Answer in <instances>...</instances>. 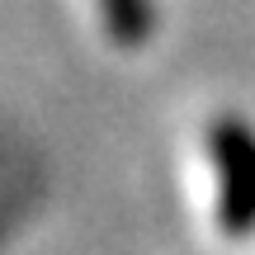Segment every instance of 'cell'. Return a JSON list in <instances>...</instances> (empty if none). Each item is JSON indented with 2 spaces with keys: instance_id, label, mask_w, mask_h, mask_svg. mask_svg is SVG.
Instances as JSON below:
<instances>
[{
  "instance_id": "6da1fadb",
  "label": "cell",
  "mask_w": 255,
  "mask_h": 255,
  "mask_svg": "<svg viewBox=\"0 0 255 255\" xmlns=\"http://www.w3.org/2000/svg\"><path fill=\"white\" fill-rule=\"evenodd\" d=\"M104 14H109V28L119 38H137L142 33V0H100Z\"/></svg>"
}]
</instances>
